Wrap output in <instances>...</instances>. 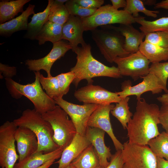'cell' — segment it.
Returning <instances> with one entry per match:
<instances>
[{
  "mask_svg": "<svg viewBox=\"0 0 168 168\" xmlns=\"http://www.w3.org/2000/svg\"><path fill=\"white\" fill-rule=\"evenodd\" d=\"M70 49L72 48L69 43L61 40L53 43L52 49L44 57L37 59H28L25 64L30 71L35 72L44 70L47 74V77H51L52 76L51 69L53 65Z\"/></svg>",
  "mask_w": 168,
  "mask_h": 168,
  "instance_id": "4fadbf2b",
  "label": "cell"
},
{
  "mask_svg": "<svg viewBox=\"0 0 168 168\" xmlns=\"http://www.w3.org/2000/svg\"><path fill=\"white\" fill-rule=\"evenodd\" d=\"M105 132L103 130L88 126L85 136L94 147L98 156L100 165L106 168L109 165L112 156L110 147L105 145L104 137Z\"/></svg>",
  "mask_w": 168,
  "mask_h": 168,
  "instance_id": "e0dca14e",
  "label": "cell"
},
{
  "mask_svg": "<svg viewBox=\"0 0 168 168\" xmlns=\"http://www.w3.org/2000/svg\"><path fill=\"white\" fill-rule=\"evenodd\" d=\"M160 124L168 133V107L162 105L160 109L159 116Z\"/></svg>",
  "mask_w": 168,
  "mask_h": 168,
  "instance_id": "60d3db41",
  "label": "cell"
},
{
  "mask_svg": "<svg viewBox=\"0 0 168 168\" xmlns=\"http://www.w3.org/2000/svg\"><path fill=\"white\" fill-rule=\"evenodd\" d=\"M116 29L125 38L124 50L129 54L137 52L146 34L135 28L132 24H120Z\"/></svg>",
  "mask_w": 168,
  "mask_h": 168,
  "instance_id": "44dd1931",
  "label": "cell"
},
{
  "mask_svg": "<svg viewBox=\"0 0 168 168\" xmlns=\"http://www.w3.org/2000/svg\"><path fill=\"white\" fill-rule=\"evenodd\" d=\"M148 145L157 157L168 161V133L162 132L151 139Z\"/></svg>",
  "mask_w": 168,
  "mask_h": 168,
  "instance_id": "4dcf8cb0",
  "label": "cell"
},
{
  "mask_svg": "<svg viewBox=\"0 0 168 168\" xmlns=\"http://www.w3.org/2000/svg\"><path fill=\"white\" fill-rule=\"evenodd\" d=\"M139 51L152 63L168 60V49L163 48L145 40L141 44Z\"/></svg>",
  "mask_w": 168,
  "mask_h": 168,
  "instance_id": "484cf974",
  "label": "cell"
},
{
  "mask_svg": "<svg viewBox=\"0 0 168 168\" xmlns=\"http://www.w3.org/2000/svg\"><path fill=\"white\" fill-rule=\"evenodd\" d=\"M157 157L156 168H168V161L163 158Z\"/></svg>",
  "mask_w": 168,
  "mask_h": 168,
  "instance_id": "7bdbcfd3",
  "label": "cell"
},
{
  "mask_svg": "<svg viewBox=\"0 0 168 168\" xmlns=\"http://www.w3.org/2000/svg\"><path fill=\"white\" fill-rule=\"evenodd\" d=\"M65 168H74L72 165L70 164V165L67 166V167H66Z\"/></svg>",
  "mask_w": 168,
  "mask_h": 168,
  "instance_id": "c3c4849f",
  "label": "cell"
},
{
  "mask_svg": "<svg viewBox=\"0 0 168 168\" xmlns=\"http://www.w3.org/2000/svg\"><path fill=\"white\" fill-rule=\"evenodd\" d=\"M18 153V162L35 152L38 147L37 136L30 129L27 128L17 127L15 133Z\"/></svg>",
  "mask_w": 168,
  "mask_h": 168,
  "instance_id": "2e32d148",
  "label": "cell"
},
{
  "mask_svg": "<svg viewBox=\"0 0 168 168\" xmlns=\"http://www.w3.org/2000/svg\"><path fill=\"white\" fill-rule=\"evenodd\" d=\"M84 31L81 18L70 15L67 21L63 26V39L68 40L73 52L78 47L85 44L83 37Z\"/></svg>",
  "mask_w": 168,
  "mask_h": 168,
  "instance_id": "ac0fdd59",
  "label": "cell"
},
{
  "mask_svg": "<svg viewBox=\"0 0 168 168\" xmlns=\"http://www.w3.org/2000/svg\"><path fill=\"white\" fill-rule=\"evenodd\" d=\"M129 99L128 96L122 98L119 102L116 103L110 112L119 121L124 129H127L128 124L133 115L128 105Z\"/></svg>",
  "mask_w": 168,
  "mask_h": 168,
  "instance_id": "f546056e",
  "label": "cell"
},
{
  "mask_svg": "<svg viewBox=\"0 0 168 168\" xmlns=\"http://www.w3.org/2000/svg\"><path fill=\"white\" fill-rule=\"evenodd\" d=\"M122 168H128V167L125 165L124 164L123 167Z\"/></svg>",
  "mask_w": 168,
  "mask_h": 168,
  "instance_id": "681fc988",
  "label": "cell"
},
{
  "mask_svg": "<svg viewBox=\"0 0 168 168\" xmlns=\"http://www.w3.org/2000/svg\"><path fill=\"white\" fill-rule=\"evenodd\" d=\"M91 144L85 136L77 133L71 143L62 152L58 168H65Z\"/></svg>",
  "mask_w": 168,
  "mask_h": 168,
  "instance_id": "d6986e66",
  "label": "cell"
},
{
  "mask_svg": "<svg viewBox=\"0 0 168 168\" xmlns=\"http://www.w3.org/2000/svg\"><path fill=\"white\" fill-rule=\"evenodd\" d=\"M53 0H49L45 9L41 12L34 14L30 21L28 23L27 32L24 38L35 40L45 23L48 21V17Z\"/></svg>",
  "mask_w": 168,
  "mask_h": 168,
  "instance_id": "603a6c76",
  "label": "cell"
},
{
  "mask_svg": "<svg viewBox=\"0 0 168 168\" xmlns=\"http://www.w3.org/2000/svg\"><path fill=\"white\" fill-rule=\"evenodd\" d=\"M74 96L84 104L100 105L116 103L122 99L117 92H112L99 86L92 84H88L75 91Z\"/></svg>",
  "mask_w": 168,
  "mask_h": 168,
  "instance_id": "7c38bea8",
  "label": "cell"
},
{
  "mask_svg": "<svg viewBox=\"0 0 168 168\" xmlns=\"http://www.w3.org/2000/svg\"><path fill=\"white\" fill-rule=\"evenodd\" d=\"M17 73L16 68L14 66H10L2 63H0V79L12 78L15 76Z\"/></svg>",
  "mask_w": 168,
  "mask_h": 168,
  "instance_id": "74e56055",
  "label": "cell"
},
{
  "mask_svg": "<svg viewBox=\"0 0 168 168\" xmlns=\"http://www.w3.org/2000/svg\"><path fill=\"white\" fill-rule=\"evenodd\" d=\"M13 122L17 127L27 128L35 133L38 142V149L36 152L46 153L59 147L53 140L54 132L50 124L35 109L24 110L21 115L14 120Z\"/></svg>",
  "mask_w": 168,
  "mask_h": 168,
  "instance_id": "277c9868",
  "label": "cell"
},
{
  "mask_svg": "<svg viewBox=\"0 0 168 168\" xmlns=\"http://www.w3.org/2000/svg\"><path fill=\"white\" fill-rule=\"evenodd\" d=\"M142 1L144 5L149 6L155 5L156 2V0H144Z\"/></svg>",
  "mask_w": 168,
  "mask_h": 168,
  "instance_id": "7dc6e473",
  "label": "cell"
},
{
  "mask_svg": "<svg viewBox=\"0 0 168 168\" xmlns=\"http://www.w3.org/2000/svg\"><path fill=\"white\" fill-rule=\"evenodd\" d=\"M63 26L47 21L35 38L39 44L41 45L47 41L53 44L63 39Z\"/></svg>",
  "mask_w": 168,
  "mask_h": 168,
  "instance_id": "cb8c5ba5",
  "label": "cell"
},
{
  "mask_svg": "<svg viewBox=\"0 0 168 168\" xmlns=\"http://www.w3.org/2000/svg\"><path fill=\"white\" fill-rule=\"evenodd\" d=\"M113 7L116 10L121 7L124 8L127 5L126 0H110Z\"/></svg>",
  "mask_w": 168,
  "mask_h": 168,
  "instance_id": "b9f144b4",
  "label": "cell"
},
{
  "mask_svg": "<svg viewBox=\"0 0 168 168\" xmlns=\"http://www.w3.org/2000/svg\"><path fill=\"white\" fill-rule=\"evenodd\" d=\"M127 5L124 10L132 16L134 18L139 16V12L144 13L148 16L156 18L157 14L159 13V11L149 10L146 8L142 0H126Z\"/></svg>",
  "mask_w": 168,
  "mask_h": 168,
  "instance_id": "1f68e13d",
  "label": "cell"
},
{
  "mask_svg": "<svg viewBox=\"0 0 168 168\" xmlns=\"http://www.w3.org/2000/svg\"><path fill=\"white\" fill-rule=\"evenodd\" d=\"M157 99L161 103L162 105L168 107V92L158 97Z\"/></svg>",
  "mask_w": 168,
  "mask_h": 168,
  "instance_id": "ee69618b",
  "label": "cell"
},
{
  "mask_svg": "<svg viewBox=\"0 0 168 168\" xmlns=\"http://www.w3.org/2000/svg\"><path fill=\"white\" fill-rule=\"evenodd\" d=\"M144 40L168 49V31H160L147 33L146 34Z\"/></svg>",
  "mask_w": 168,
  "mask_h": 168,
  "instance_id": "d590c367",
  "label": "cell"
},
{
  "mask_svg": "<svg viewBox=\"0 0 168 168\" xmlns=\"http://www.w3.org/2000/svg\"><path fill=\"white\" fill-rule=\"evenodd\" d=\"M80 6L87 8L98 9L104 4L103 0H74Z\"/></svg>",
  "mask_w": 168,
  "mask_h": 168,
  "instance_id": "ab89813d",
  "label": "cell"
},
{
  "mask_svg": "<svg viewBox=\"0 0 168 168\" xmlns=\"http://www.w3.org/2000/svg\"><path fill=\"white\" fill-rule=\"evenodd\" d=\"M110 163L106 168H122L124 164L121 155V150L116 151L112 155Z\"/></svg>",
  "mask_w": 168,
  "mask_h": 168,
  "instance_id": "f35d334b",
  "label": "cell"
},
{
  "mask_svg": "<svg viewBox=\"0 0 168 168\" xmlns=\"http://www.w3.org/2000/svg\"><path fill=\"white\" fill-rule=\"evenodd\" d=\"M17 127L7 121L0 126V166L14 168L19 159L15 145V133Z\"/></svg>",
  "mask_w": 168,
  "mask_h": 168,
  "instance_id": "9c48e42d",
  "label": "cell"
},
{
  "mask_svg": "<svg viewBox=\"0 0 168 168\" xmlns=\"http://www.w3.org/2000/svg\"><path fill=\"white\" fill-rule=\"evenodd\" d=\"M122 157L128 168H156L157 157L147 145L124 143Z\"/></svg>",
  "mask_w": 168,
  "mask_h": 168,
  "instance_id": "ba28073f",
  "label": "cell"
},
{
  "mask_svg": "<svg viewBox=\"0 0 168 168\" xmlns=\"http://www.w3.org/2000/svg\"><path fill=\"white\" fill-rule=\"evenodd\" d=\"M63 149L59 147L46 153L36 152L20 162L16 163L14 168H37L48 161L60 158Z\"/></svg>",
  "mask_w": 168,
  "mask_h": 168,
  "instance_id": "7402d4cb",
  "label": "cell"
},
{
  "mask_svg": "<svg viewBox=\"0 0 168 168\" xmlns=\"http://www.w3.org/2000/svg\"><path fill=\"white\" fill-rule=\"evenodd\" d=\"M55 160L54 159L49 160L37 168H49L54 163Z\"/></svg>",
  "mask_w": 168,
  "mask_h": 168,
  "instance_id": "bcb514c9",
  "label": "cell"
},
{
  "mask_svg": "<svg viewBox=\"0 0 168 168\" xmlns=\"http://www.w3.org/2000/svg\"><path fill=\"white\" fill-rule=\"evenodd\" d=\"M30 0H2L0 2V24L9 21L22 12L25 4Z\"/></svg>",
  "mask_w": 168,
  "mask_h": 168,
  "instance_id": "d4e9b609",
  "label": "cell"
},
{
  "mask_svg": "<svg viewBox=\"0 0 168 168\" xmlns=\"http://www.w3.org/2000/svg\"><path fill=\"white\" fill-rule=\"evenodd\" d=\"M160 109L157 105L149 104L143 98L137 100L135 111L127 128L130 143L148 145L151 139L160 134Z\"/></svg>",
  "mask_w": 168,
  "mask_h": 168,
  "instance_id": "6da1fadb",
  "label": "cell"
},
{
  "mask_svg": "<svg viewBox=\"0 0 168 168\" xmlns=\"http://www.w3.org/2000/svg\"><path fill=\"white\" fill-rule=\"evenodd\" d=\"M113 104L100 105L91 115L88 126L97 128L106 132L112 141L116 151L122 150L123 145L117 138L113 131L110 113L114 107Z\"/></svg>",
  "mask_w": 168,
  "mask_h": 168,
  "instance_id": "5bb4252c",
  "label": "cell"
},
{
  "mask_svg": "<svg viewBox=\"0 0 168 168\" xmlns=\"http://www.w3.org/2000/svg\"><path fill=\"white\" fill-rule=\"evenodd\" d=\"M67 0H53L50 10L48 21L63 26L70 15L64 4Z\"/></svg>",
  "mask_w": 168,
  "mask_h": 168,
  "instance_id": "f1b7e54d",
  "label": "cell"
},
{
  "mask_svg": "<svg viewBox=\"0 0 168 168\" xmlns=\"http://www.w3.org/2000/svg\"><path fill=\"white\" fill-rule=\"evenodd\" d=\"M56 104L63 110L70 117L77 133L84 136L89 119L93 112L100 105L95 104H74L63 98H54Z\"/></svg>",
  "mask_w": 168,
  "mask_h": 168,
  "instance_id": "30bf717a",
  "label": "cell"
},
{
  "mask_svg": "<svg viewBox=\"0 0 168 168\" xmlns=\"http://www.w3.org/2000/svg\"><path fill=\"white\" fill-rule=\"evenodd\" d=\"M34 72L35 80L31 83L23 85L12 78H5L6 85L13 98L18 99L25 96L33 103L35 110L42 115L54 109L56 104L54 100L43 91L39 80L40 72Z\"/></svg>",
  "mask_w": 168,
  "mask_h": 168,
  "instance_id": "3957f363",
  "label": "cell"
},
{
  "mask_svg": "<svg viewBox=\"0 0 168 168\" xmlns=\"http://www.w3.org/2000/svg\"><path fill=\"white\" fill-rule=\"evenodd\" d=\"M91 31V36L107 61L112 63L117 57H124L130 54L124 49L125 38L115 26L105 25Z\"/></svg>",
  "mask_w": 168,
  "mask_h": 168,
  "instance_id": "5b68a950",
  "label": "cell"
},
{
  "mask_svg": "<svg viewBox=\"0 0 168 168\" xmlns=\"http://www.w3.org/2000/svg\"><path fill=\"white\" fill-rule=\"evenodd\" d=\"M74 168H97L99 160L94 147L91 144L70 164Z\"/></svg>",
  "mask_w": 168,
  "mask_h": 168,
  "instance_id": "4316f807",
  "label": "cell"
},
{
  "mask_svg": "<svg viewBox=\"0 0 168 168\" xmlns=\"http://www.w3.org/2000/svg\"><path fill=\"white\" fill-rule=\"evenodd\" d=\"M39 80L43 89L50 97L53 99L61 98L59 81L56 76L45 77L40 73Z\"/></svg>",
  "mask_w": 168,
  "mask_h": 168,
  "instance_id": "d6a6232c",
  "label": "cell"
},
{
  "mask_svg": "<svg viewBox=\"0 0 168 168\" xmlns=\"http://www.w3.org/2000/svg\"><path fill=\"white\" fill-rule=\"evenodd\" d=\"M81 18L84 31L111 24H132L136 22L135 18L132 15L124 10H116L110 4L101 6L92 15Z\"/></svg>",
  "mask_w": 168,
  "mask_h": 168,
  "instance_id": "52a82bcc",
  "label": "cell"
},
{
  "mask_svg": "<svg viewBox=\"0 0 168 168\" xmlns=\"http://www.w3.org/2000/svg\"><path fill=\"white\" fill-rule=\"evenodd\" d=\"M114 62L117 65L122 76H129L134 81L149 73L151 62L139 50L125 57H117Z\"/></svg>",
  "mask_w": 168,
  "mask_h": 168,
  "instance_id": "8fae6325",
  "label": "cell"
},
{
  "mask_svg": "<svg viewBox=\"0 0 168 168\" xmlns=\"http://www.w3.org/2000/svg\"><path fill=\"white\" fill-rule=\"evenodd\" d=\"M35 5L29 4L26 9L19 16L3 24H0V35L9 37L14 33L27 30L29 16L35 14Z\"/></svg>",
  "mask_w": 168,
  "mask_h": 168,
  "instance_id": "ffe728a7",
  "label": "cell"
},
{
  "mask_svg": "<svg viewBox=\"0 0 168 168\" xmlns=\"http://www.w3.org/2000/svg\"><path fill=\"white\" fill-rule=\"evenodd\" d=\"M64 5L70 15L81 18L87 17L92 15L97 9L84 7L76 3L74 0H68Z\"/></svg>",
  "mask_w": 168,
  "mask_h": 168,
  "instance_id": "e575fe53",
  "label": "cell"
},
{
  "mask_svg": "<svg viewBox=\"0 0 168 168\" xmlns=\"http://www.w3.org/2000/svg\"><path fill=\"white\" fill-rule=\"evenodd\" d=\"M135 18L136 22L141 25L139 28L140 30L145 34L157 31H168V16L153 21L146 20L145 17L140 16Z\"/></svg>",
  "mask_w": 168,
  "mask_h": 168,
  "instance_id": "83f0119b",
  "label": "cell"
},
{
  "mask_svg": "<svg viewBox=\"0 0 168 168\" xmlns=\"http://www.w3.org/2000/svg\"><path fill=\"white\" fill-rule=\"evenodd\" d=\"M78 47L75 51L77 62L75 66L70 69L75 75L72 83L76 87L82 80H87L88 84H92L93 77H107L118 78L121 77L117 67H109L94 58L91 53L89 44L86 43Z\"/></svg>",
  "mask_w": 168,
  "mask_h": 168,
  "instance_id": "7a4b0ae2",
  "label": "cell"
},
{
  "mask_svg": "<svg viewBox=\"0 0 168 168\" xmlns=\"http://www.w3.org/2000/svg\"><path fill=\"white\" fill-rule=\"evenodd\" d=\"M142 78H143L142 81L134 86H132L130 80L123 82L121 84L122 91L117 92L120 97L122 99L135 95L138 100L141 98V95L145 92L150 91L152 94H157L163 91L157 79L153 74L149 73Z\"/></svg>",
  "mask_w": 168,
  "mask_h": 168,
  "instance_id": "9a60e30c",
  "label": "cell"
},
{
  "mask_svg": "<svg viewBox=\"0 0 168 168\" xmlns=\"http://www.w3.org/2000/svg\"><path fill=\"white\" fill-rule=\"evenodd\" d=\"M155 9L162 8L168 9V0H162L156 3L154 7Z\"/></svg>",
  "mask_w": 168,
  "mask_h": 168,
  "instance_id": "f6af8a7d",
  "label": "cell"
},
{
  "mask_svg": "<svg viewBox=\"0 0 168 168\" xmlns=\"http://www.w3.org/2000/svg\"><path fill=\"white\" fill-rule=\"evenodd\" d=\"M59 83L60 94L61 98L69 91L70 86L75 78L74 73L70 71L56 76Z\"/></svg>",
  "mask_w": 168,
  "mask_h": 168,
  "instance_id": "8d00e7d4",
  "label": "cell"
},
{
  "mask_svg": "<svg viewBox=\"0 0 168 168\" xmlns=\"http://www.w3.org/2000/svg\"><path fill=\"white\" fill-rule=\"evenodd\" d=\"M97 168H105L100 166Z\"/></svg>",
  "mask_w": 168,
  "mask_h": 168,
  "instance_id": "f907efd6",
  "label": "cell"
},
{
  "mask_svg": "<svg viewBox=\"0 0 168 168\" xmlns=\"http://www.w3.org/2000/svg\"><path fill=\"white\" fill-rule=\"evenodd\" d=\"M51 125L54 132L53 140L59 147L65 149L77 133L75 126L67 113L59 105L42 115Z\"/></svg>",
  "mask_w": 168,
  "mask_h": 168,
  "instance_id": "8992f818",
  "label": "cell"
},
{
  "mask_svg": "<svg viewBox=\"0 0 168 168\" xmlns=\"http://www.w3.org/2000/svg\"><path fill=\"white\" fill-rule=\"evenodd\" d=\"M149 73L154 75L165 93L168 92L167 87L168 78V62L152 63L149 68Z\"/></svg>",
  "mask_w": 168,
  "mask_h": 168,
  "instance_id": "836d02e7",
  "label": "cell"
}]
</instances>
